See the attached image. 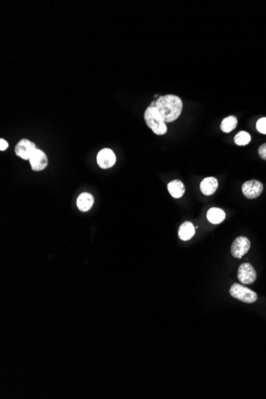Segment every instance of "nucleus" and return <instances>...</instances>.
<instances>
[{
    "instance_id": "obj_1",
    "label": "nucleus",
    "mask_w": 266,
    "mask_h": 399,
    "mask_svg": "<svg viewBox=\"0 0 266 399\" xmlns=\"http://www.w3.org/2000/svg\"><path fill=\"white\" fill-rule=\"evenodd\" d=\"M182 106L183 105L180 97L171 94L159 97L155 105L166 123H171L176 121L180 116Z\"/></svg>"
},
{
    "instance_id": "obj_2",
    "label": "nucleus",
    "mask_w": 266,
    "mask_h": 399,
    "mask_svg": "<svg viewBox=\"0 0 266 399\" xmlns=\"http://www.w3.org/2000/svg\"><path fill=\"white\" fill-rule=\"evenodd\" d=\"M144 119L149 129L153 130L155 134L163 136L168 132L164 118L161 116L157 108L155 106H149L144 112Z\"/></svg>"
},
{
    "instance_id": "obj_3",
    "label": "nucleus",
    "mask_w": 266,
    "mask_h": 399,
    "mask_svg": "<svg viewBox=\"0 0 266 399\" xmlns=\"http://www.w3.org/2000/svg\"><path fill=\"white\" fill-rule=\"evenodd\" d=\"M230 293L233 297L248 304L255 302L257 299V293L239 284H234L230 289Z\"/></svg>"
},
{
    "instance_id": "obj_4",
    "label": "nucleus",
    "mask_w": 266,
    "mask_h": 399,
    "mask_svg": "<svg viewBox=\"0 0 266 399\" xmlns=\"http://www.w3.org/2000/svg\"><path fill=\"white\" fill-rule=\"evenodd\" d=\"M35 144L27 139H23L15 146V154L25 161H30V157L37 150Z\"/></svg>"
},
{
    "instance_id": "obj_5",
    "label": "nucleus",
    "mask_w": 266,
    "mask_h": 399,
    "mask_svg": "<svg viewBox=\"0 0 266 399\" xmlns=\"http://www.w3.org/2000/svg\"><path fill=\"white\" fill-rule=\"evenodd\" d=\"M117 161L115 153L110 148H103L97 155V165L102 169H108L115 165Z\"/></svg>"
},
{
    "instance_id": "obj_6",
    "label": "nucleus",
    "mask_w": 266,
    "mask_h": 399,
    "mask_svg": "<svg viewBox=\"0 0 266 399\" xmlns=\"http://www.w3.org/2000/svg\"><path fill=\"white\" fill-rule=\"evenodd\" d=\"M238 280L244 285H250L256 281L257 272L249 263H243L239 266L238 272Z\"/></svg>"
},
{
    "instance_id": "obj_7",
    "label": "nucleus",
    "mask_w": 266,
    "mask_h": 399,
    "mask_svg": "<svg viewBox=\"0 0 266 399\" xmlns=\"http://www.w3.org/2000/svg\"><path fill=\"white\" fill-rule=\"evenodd\" d=\"M250 242L246 237H238L233 242L231 254L236 258H242L250 249Z\"/></svg>"
},
{
    "instance_id": "obj_8",
    "label": "nucleus",
    "mask_w": 266,
    "mask_h": 399,
    "mask_svg": "<svg viewBox=\"0 0 266 399\" xmlns=\"http://www.w3.org/2000/svg\"><path fill=\"white\" fill-rule=\"evenodd\" d=\"M242 193L249 200L257 198L262 193L263 185L257 180H249L242 185Z\"/></svg>"
},
{
    "instance_id": "obj_9",
    "label": "nucleus",
    "mask_w": 266,
    "mask_h": 399,
    "mask_svg": "<svg viewBox=\"0 0 266 399\" xmlns=\"http://www.w3.org/2000/svg\"><path fill=\"white\" fill-rule=\"evenodd\" d=\"M31 169L34 172L44 170L48 165V158L47 154L40 149H37L30 158Z\"/></svg>"
},
{
    "instance_id": "obj_10",
    "label": "nucleus",
    "mask_w": 266,
    "mask_h": 399,
    "mask_svg": "<svg viewBox=\"0 0 266 399\" xmlns=\"http://www.w3.org/2000/svg\"><path fill=\"white\" fill-rule=\"evenodd\" d=\"M94 204V198L90 193L84 192L79 196L77 200V207L79 211L86 212L90 211Z\"/></svg>"
},
{
    "instance_id": "obj_11",
    "label": "nucleus",
    "mask_w": 266,
    "mask_h": 399,
    "mask_svg": "<svg viewBox=\"0 0 266 399\" xmlns=\"http://www.w3.org/2000/svg\"><path fill=\"white\" fill-rule=\"evenodd\" d=\"M218 187V182L215 178L208 177L203 179L200 183V190L206 195H211L215 192Z\"/></svg>"
},
{
    "instance_id": "obj_12",
    "label": "nucleus",
    "mask_w": 266,
    "mask_h": 399,
    "mask_svg": "<svg viewBox=\"0 0 266 399\" xmlns=\"http://www.w3.org/2000/svg\"><path fill=\"white\" fill-rule=\"evenodd\" d=\"M168 190L173 198H179L183 195L185 192L184 185L180 180L175 179L173 181L170 182L168 185Z\"/></svg>"
},
{
    "instance_id": "obj_13",
    "label": "nucleus",
    "mask_w": 266,
    "mask_h": 399,
    "mask_svg": "<svg viewBox=\"0 0 266 399\" xmlns=\"http://www.w3.org/2000/svg\"><path fill=\"white\" fill-rule=\"evenodd\" d=\"M196 233V228L191 222H185L179 229V237L182 241L190 240Z\"/></svg>"
},
{
    "instance_id": "obj_14",
    "label": "nucleus",
    "mask_w": 266,
    "mask_h": 399,
    "mask_svg": "<svg viewBox=\"0 0 266 399\" xmlns=\"http://www.w3.org/2000/svg\"><path fill=\"white\" fill-rule=\"evenodd\" d=\"M207 219L209 222L212 224H219L221 222H223L224 219L225 218V213L219 208H216L213 207L209 210L207 212Z\"/></svg>"
},
{
    "instance_id": "obj_15",
    "label": "nucleus",
    "mask_w": 266,
    "mask_h": 399,
    "mask_svg": "<svg viewBox=\"0 0 266 399\" xmlns=\"http://www.w3.org/2000/svg\"><path fill=\"white\" fill-rule=\"evenodd\" d=\"M238 125V119L235 116H227L224 118L221 123V129L224 133H231Z\"/></svg>"
},
{
    "instance_id": "obj_16",
    "label": "nucleus",
    "mask_w": 266,
    "mask_h": 399,
    "mask_svg": "<svg viewBox=\"0 0 266 399\" xmlns=\"http://www.w3.org/2000/svg\"><path fill=\"white\" fill-rule=\"evenodd\" d=\"M251 141V136L247 132L242 131L235 136V143L239 146H245Z\"/></svg>"
},
{
    "instance_id": "obj_17",
    "label": "nucleus",
    "mask_w": 266,
    "mask_h": 399,
    "mask_svg": "<svg viewBox=\"0 0 266 399\" xmlns=\"http://www.w3.org/2000/svg\"><path fill=\"white\" fill-rule=\"evenodd\" d=\"M257 129L259 133L266 134V117L260 118L257 122Z\"/></svg>"
},
{
    "instance_id": "obj_18",
    "label": "nucleus",
    "mask_w": 266,
    "mask_h": 399,
    "mask_svg": "<svg viewBox=\"0 0 266 399\" xmlns=\"http://www.w3.org/2000/svg\"><path fill=\"white\" fill-rule=\"evenodd\" d=\"M258 154L260 158L266 161V143L259 147Z\"/></svg>"
},
{
    "instance_id": "obj_19",
    "label": "nucleus",
    "mask_w": 266,
    "mask_h": 399,
    "mask_svg": "<svg viewBox=\"0 0 266 399\" xmlns=\"http://www.w3.org/2000/svg\"><path fill=\"white\" fill-rule=\"evenodd\" d=\"M8 143L4 139H0V151H5L8 149Z\"/></svg>"
}]
</instances>
